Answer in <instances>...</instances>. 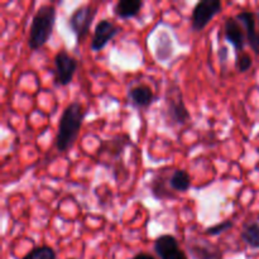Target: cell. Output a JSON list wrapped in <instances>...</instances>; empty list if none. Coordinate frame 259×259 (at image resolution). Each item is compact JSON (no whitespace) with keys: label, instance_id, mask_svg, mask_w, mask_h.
<instances>
[{"label":"cell","instance_id":"9a60e30c","mask_svg":"<svg viewBox=\"0 0 259 259\" xmlns=\"http://www.w3.org/2000/svg\"><path fill=\"white\" fill-rule=\"evenodd\" d=\"M242 239L249 247L259 249V224L258 223H248L242 230Z\"/></svg>","mask_w":259,"mask_h":259},{"label":"cell","instance_id":"7402d4cb","mask_svg":"<svg viewBox=\"0 0 259 259\" xmlns=\"http://www.w3.org/2000/svg\"><path fill=\"white\" fill-rule=\"evenodd\" d=\"M133 259H156L152 254H148V253H138L137 255H134Z\"/></svg>","mask_w":259,"mask_h":259},{"label":"cell","instance_id":"e0dca14e","mask_svg":"<svg viewBox=\"0 0 259 259\" xmlns=\"http://www.w3.org/2000/svg\"><path fill=\"white\" fill-rule=\"evenodd\" d=\"M22 259H57V257H56V253L52 248L47 247V245H43V247H38L30 250Z\"/></svg>","mask_w":259,"mask_h":259},{"label":"cell","instance_id":"4fadbf2b","mask_svg":"<svg viewBox=\"0 0 259 259\" xmlns=\"http://www.w3.org/2000/svg\"><path fill=\"white\" fill-rule=\"evenodd\" d=\"M176 249H179V242H177L176 238L169 234L161 235L154 242V250H156L159 258L164 257L166 254Z\"/></svg>","mask_w":259,"mask_h":259},{"label":"cell","instance_id":"7a4b0ae2","mask_svg":"<svg viewBox=\"0 0 259 259\" xmlns=\"http://www.w3.org/2000/svg\"><path fill=\"white\" fill-rule=\"evenodd\" d=\"M56 23V9L53 5H42L38 8L30 24L28 46L30 50L35 51L45 46L52 35Z\"/></svg>","mask_w":259,"mask_h":259},{"label":"cell","instance_id":"ffe728a7","mask_svg":"<svg viewBox=\"0 0 259 259\" xmlns=\"http://www.w3.org/2000/svg\"><path fill=\"white\" fill-rule=\"evenodd\" d=\"M161 259H187V255L186 253L184 252V250H181L179 248V249L174 250V252L168 253V254H166L164 257H162Z\"/></svg>","mask_w":259,"mask_h":259},{"label":"cell","instance_id":"44dd1931","mask_svg":"<svg viewBox=\"0 0 259 259\" xmlns=\"http://www.w3.org/2000/svg\"><path fill=\"white\" fill-rule=\"evenodd\" d=\"M219 57H220V60L223 61V62H227V60H228V50H227V48H225V47L220 48Z\"/></svg>","mask_w":259,"mask_h":259},{"label":"cell","instance_id":"277c9868","mask_svg":"<svg viewBox=\"0 0 259 259\" xmlns=\"http://www.w3.org/2000/svg\"><path fill=\"white\" fill-rule=\"evenodd\" d=\"M222 12V3L219 0H201L195 5L191 15V27L195 32H201L212 18Z\"/></svg>","mask_w":259,"mask_h":259},{"label":"cell","instance_id":"8992f818","mask_svg":"<svg viewBox=\"0 0 259 259\" xmlns=\"http://www.w3.org/2000/svg\"><path fill=\"white\" fill-rule=\"evenodd\" d=\"M120 28L116 27L110 20L103 19L96 24L95 30H94L93 40H91L90 48L94 52L101 51L116 34L119 33Z\"/></svg>","mask_w":259,"mask_h":259},{"label":"cell","instance_id":"6da1fadb","mask_svg":"<svg viewBox=\"0 0 259 259\" xmlns=\"http://www.w3.org/2000/svg\"><path fill=\"white\" fill-rule=\"evenodd\" d=\"M85 118V110L81 103L73 101L63 110L58 121L56 147L58 152H67L75 143Z\"/></svg>","mask_w":259,"mask_h":259},{"label":"cell","instance_id":"8fae6325","mask_svg":"<svg viewBox=\"0 0 259 259\" xmlns=\"http://www.w3.org/2000/svg\"><path fill=\"white\" fill-rule=\"evenodd\" d=\"M143 2L141 0H119L114 7V12L121 19H129L139 14Z\"/></svg>","mask_w":259,"mask_h":259},{"label":"cell","instance_id":"d6986e66","mask_svg":"<svg viewBox=\"0 0 259 259\" xmlns=\"http://www.w3.org/2000/svg\"><path fill=\"white\" fill-rule=\"evenodd\" d=\"M252 63L253 62H252V58H250V56L248 55V53L243 52L242 55L238 57L237 67L240 72H245V71H248L250 67H252Z\"/></svg>","mask_w":259,"mask_h":259},{"label":"cell","instance_id":"5bb4252c","mask_svg":"<svg viewBox=\"0 0 259 259\" xmlns=\"http://www.w3.org/2000/svg\"><path fill=\"white\" fill-rule=\"evenodd\" d=\"M189 249L195 259H223L220 250L209 244H194Z\"/></svg>","mask_w":259,"mask_h":259},{"label":"cell","instance_id":"603a6c76","mask_svg":"<svg viewBox=\"0 0 259 259\" xmlns=\"http://www.w3.org/2000/svg\"><path fill=\"white\" fill-rule=\"evenodd\" d=\"M258 18H259V13H258ZM258 38H259V29H258Z\"/></svg>","mask_w":259,"mask_h":259},{"label":"cell","instance_id":"5b68a950","mask_svg":"<svg viewBox=\"0 0 259 259\" xmlns=\"http://www.w3.org/2000/svg\"><path fill=\"white\" fill-rule=\"evenodd\" d=\"M77 70V61L66 51H60L55 57V83L66 86L72 81Z\"/></svg>","mask_w":259,"mask_h":259},{"label":"cell","instance_id":"2e32d148","mask_svg":"<svg viewBox=\"0 0 259 259\" xmlns=\"http://www.w3.org/2000/svg\"><path fill=\"white\" fill-rule=\"evenodd\" d=\"M157 58L159 61H167L172 55V46L169 37L166 33H162V38H159L157 45Z\"/></svg>","mask_w":259,"mask_h":259},{"label":"cell","instance_id":"52a82bcc","mask_svg":"<svg viewBox=\"0 0 259 259\" xmlns=\"http://www.w3.org/2000/svg\"><path fill=\"white\" fill-rule=\"evenodd\" d=\"M224 34L225 39H227L230 45H233V47H234L235 50L242 51L243 48H244L247 37H245L242 24H240L239 20H238L237 18H227V20L224 22Z\"/></svg>","mask_w":259,"mask_h":259},{"label":"cell","instance_id":"30bf717a","mask_svg":"<svg viewBox=\"0 0 259 259\" xmlns=\"http://www.w3.org/2000/svg\"><path fill=\"white\" fill-rule=\"evenodd\" d=\"M129 99L131 103L137 108H148L153 103V91L147 85L134 86L129 90Z\"/></svg>","mask_w":259,"mask_h":259},{"label":"cell","instance_id":"ac0fdd59","mask_svg":"<svg viewBox=\"0 0 259 259\" xmlns=\"http://www.w3.org/2000/svg\"><path fill=\"white\" fill-rule=\"evenodd\" d=\"M233 225H234V224H233V222H230V220H227V222L219 223V224L212 225V227L207 228V229H206V234H209V235H219V234H222V233L227 232V230L232 229Z\"/></svg>","mask_w":259,"mask_h":259},{"label":"cell","instance_id":"3957f363","mask_svg":"<svg viewBox=\"0 0 259 259\" xmlns=\"http://www.w3.org/2000/svg\"><path fill=\"white\" fill-rule=\"evenodd\" d=\"M96 13H98V9L93 5L88 4L78 7L71 14L70 19H68V25H70L73 34L76 35L77 43H80L89 34L91 24L96 17Z\"/></svg>","mask_w":259,"mask_h":259},{"label":"cell","instance_id":"9c48e42d","mask_svg":"<svg viewBox=\"0 0 259 259\" xmlns=\"http://www.w3.org/2000/svg\"><path fill=\"white\" fill-rule=\"evenodd\" d=\"M238 20L242 24V27L245 30V37H247L248 43L252 47V50L254 51L257 55H259V38H258V30L255 29V18L254 13L252 12H240L239 14H237Z\"/></svg>","mask_w":259,"mask_h":259},{"label":"cell","instance_id":"7c38bea8","mask_svg":"<svg viewBox=\"0 0 259 259\" xmlns=\"http://www.w3.org/2000/svg\"><path fill=\"white\" fill-rule=\"evenodd\" d=\"M168 186L174 191L185 192L191 187V177L184 169H176L168 179Z\"/></svg>","mask_w":259,"mask_h":259},{"label":"cell","instance_id":"ba28073f","mask_svg":"<svg viewBox=\"0 0 259 259\" xmlns=\"http://www.w3.org/2000/svg\"><path fill=\"white\" fill-rule=\"evenodd\" d=\"M167 113L175 124H185L190 120V113L179 91L175 96L172 95V98L168 96L167 99Z\"/></svg>","mask_w":259,"mask_h":259}]
</instances>
